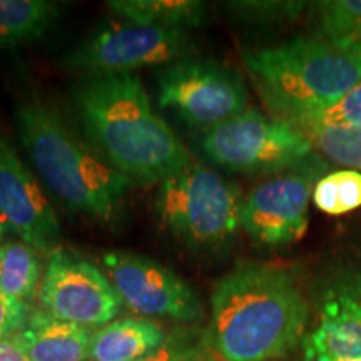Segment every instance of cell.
<instances>
[{
  "mask_svg": "<svg viewBox=\"0 0 361 361\" xmlns=\"http://www.w3.org/2000/svg\"><path fill=\"white\" fill-rule=\"evenodd\" d=\"M0 216L7 229L39 255L59 247L61 226L42 186L16 147L0 135Z\"/></svg>",
  "mask_w": 361,
  "mask_h": 361,
  "instance_id": "obj_12",
  "label": "cell"
},
{
  "mask_svg": "<svg viewBox=\"0 0 361 361\" xmlns=\"http://www.w3.org/2000/svg\"><path fill=\"white\" fill-rule=\"evenodd\" d=\"M37 301L39 308L54 318L90 329L114 322L123 308L111 278L62 247L47 256Z\"/></svg>",
  "mask_w": 361,
  "mask_h": 361,
  "instance_id": "obj_9",
  "label": "cell"
},
{
  "mask_svg": "<svg viewBox=\"0 0 361 361\" xmlns=\"http://www.w3.org/2000/svg\"><path fill=\"white\" fill-rule=\"evenodd\" d=\"M313 166L261 183L243 197L239 226L259 245H293L308 229L310 200L319 179Z\"/></svg>",
  "mask_w": 361,
  "mask_h": 361,
  "instance_id": "obj_11",
  "label": "cell"
},
{
  "mask_svg": "<svg viewBox=\"0 0 361 361\" xmlns=\"http://www.w3.org/2000/svg\"><path fill=\"white\" fill-rule=\"evenodd\" d=\"M241 191L213 169L191 161L159 184L156 213L180 243L200 251L228 246L236 236Z\"/></svg>",
  "mask_w": 361,
  "mask_h": 361,
  "instance_id": "obj_5",
  "label": "cell"
},
{
  "mask_svg": "<svg viewBox=\"0 0 361 361\" xmlns=\"http://www.w3.org/2000/svg\"><path fill=\"white\" fill-rule=\"evenodd\" d=\"M313 202L326 214H345L361 206V173L341 169L322 176L313 188Z\"/></svg>",
  "mask_w": 361,
  "mask_h": 361,
  "instance_id": "obj_21",
  "label": "cell"
},
{
  "mask_svg": "<svg viewBox=\"0 0 361 361\" xmlns=\"http://www.w3.org/2000/svg\"><path fill=\"white\" fill-rule=\"evenodd\" d=\"M141 361H221L211 353L204 345V340L200 343L191 341L186 336H173L166 341V345Z\"/></svg>",
  "mask_w": 361,
  "mask_h": 361,
  "instance_id": "obj_24",
  "label": "cell"
},
{
  "mask_svg": "<svg viewBox=\"0 0 361 361\" xmlns=\"http://www.w3.org/2000/svg\"><path fill=\"white\" fill-rule=\"evenodd\" d=\"M169 340L161 324L146 318H123L94 329L87 361H141Z\"/></svg>",
  "mask_w": 361,
  "mask_h": 361,
  "instance_id": "obj_15",
  "label": "cell"
},
{
  "mask_svg": "<svg viewBox=\"0 0 361 361\" xmlns=\"http://www.w3.org/2000/svg\"><path fill=\"white\" fill-rule=\"evenodd\" d=\"M303 6L300 2H233L229 8L234 16L251 22H278L296 17Z\"/></svg>",
  "mask_w": 361,
  "mask_h": 361,
  "instance_id": "obj_23",
  "label": "cell"
},
{
  "mask_svg": "<svg viewBox=\"0 0 361 361\" xmlns=\"http://www.w3.org/2000/svg\"><path fill=\"white\" fill-rule=\"evenodd\" d=\"M74 104L99 156L130 183L161 184L192 161L135 75L85 79Z\"/></svg>",
  "mask_w": 361,
  "mask_h": 361,
  "instance_id": "obj_2",
  "label": "cell"
},
{
  "mask_svg": "<svg viewBox=\"0 0 361 361\" xmlns=\"http://www.w3.org/2000/svg\"><path fill=\"white\" fill-rule=\"evenodd\" d=\"M191 52L186 30L112 22L67 54L64 66L87 79L133 75L144 67L174 64Z\"/></svg>",
  "mask_w": 361,
  "mask_h": 361,
  "instance_id": "obj_7",
  "label": "cell"
},
{
  "mask_svg": "<svg viewBox=\"0 0 361 361\" xmlns=\"http://www.w3.org/2000/svg\"><path fill=\"white\" fill-rule=\"evenodd\" d=\"M16 123L39 179L67 209L106 223L119 214L133 183L80 141L56 109L25 99L17 104Z\"/></svg>",
  "mask_w": 361,
  "mask_h": 361,
  "instance_id": "obj_3",
  "label": "cell"
},
{
  "mask_svg": "<svg viewBox=\"0 0 361 361\" xmlns=\"http://www.w3.org/2000/svg\"><path fill=\"white\" fill-rule=\"evenodd\" d=\"M17 340L30 361H87L92 329L32 310Z\"/></svg>",
  "mask_w": 361,
  "mask_h": 361,
  "instance_id": "obj_14",
  "label": "cell"
},
{
  "mask_svg": "<svg viewBox=\"0 0 361 361\" xmlns=\"http://www.w3.org/2000/svg\"><path fill=\"white\" fill-rule=\"evenodd\" d=\"M159 106L202 133L247 107V89L236 71L209 59H183L161 72Z\"/></svg>",
  "mask_w": 361,
  "mask_h": 361,
  "instance_id": "obj_8",
  "label": "cell"
},
{
  "mask_svg": "<svg viewBox=\"0 0 361 361\" xmlns=\"http://www.w3.org/2000/svg\"><path fill=\"white\" fill-rule=\"evenodd\" d=\"M303 348L305 361H361V268L329 279Z\"/></svg>",
  "mask_w": 361,
  "mask_h": 361,
  "instance_id": "obj_13",
  "label": "cell"
},
{
  "mask_svg": "<svg viewBox=\"0 0 361 361\" xmlns=\"http://www.w3.org/2000/svg\"><path fill=\"white\" fill-rule=\"evenodd\" d=\"M44 276L40 255L22 241L0 245V293L32 303Z\"/></svg>",
  "mask_w": 361,
  "mask_h": 361,
  "instance_id": "obj_18",
  "label": "cell"
},
{
  "mask_svg": "<svg viewBox=\"0 0 361 361\" xmlns=\"http://www.w3.org/2000/svg\"><path fill=\"white\" fill-rule=\"evenodd\" d=\"M314 37L361 54V0H329L314 7Z\"/></svg>",
  "mask_w": 361,
  "mask_h": 361,
  "instance_id": "obj_19",
  "label": "cell"
},
{
  "mask_svg": "<svg viewBox=\"0 0 361 361\" xmlns=\"http://www.w3.org/2000/svg\"><path fill=\"white\" fill-rule=\"evenodd\" d=\"M200 147L213 164L243 174L305 169L316 161L313 146L300 129L255 107L202 133Z\"/></svg>",
  "mask_w": 361,
  "mask_h": 361,
  "instance_id": "obj_6",
  "label": "cell"
},
{
  "mask_svg": "<svg viewBox=\"0 0 361 361\" xmlns=\"http://www.w3.org/2000/svg\"><path fill=\"white\" fill-rule=\"evenodd\" d=\"M308 301L288 268L241 263L214 286L204 345L221 361H269L305 340Z\"/></svg>",
  "mask_w": 361,
  "mask_h": 361,
  "instance_id": "obj_1",
  "label": "cell"
},
{
  "mask_svg": "<svg viewBox=\"0 0 361 361\" xmlns=\"http://www.w3.org/2000/svg\"><path fill=\"white\" fill-rule=\"evenodd\" d=\"M0 361H30L25 350L13 335L11 338H2L0 340Z\"/></svg>",
  "mask_w": 361,
  "mask_h": 361,
  "instance_id": "obj_26",
  "label": "cell"
},
{
  "mask_svg": "<svg viewBox=\"0 0 361 361\" xmlns=\"http://www.w3.org/2000/svg\"><path fill=\"white\" fill-rule=\"evenodd\" d=\"M32 306L0 293V340L11 338L25 326Z\"/></svg>",
  "mask_w": 361,
  "mask_h": 361,
  "instance_id": "obj_25",
  "label": "cell"
},
{
  "mask_svg": "<svg viewBox=\"0 0 361 361\" xmlns=\"http://www.w3.org/2000/svg\"><path fill=\"white\" fill-rule=\"evenodd\" d=\"M59 4L49 0H0V49L44 37L59 19Z\"/></svg>",
  "mask_w": 361,
  "mask_h": 361,
  "instance_id": "obj_17",
  "label": "cell"
},
{
  "mask_svg": "<svg viewBox=\"0 0 361 361\" xmlns=\"http://www.w3.org/2000/svg\"><path fill=\"white\" fill-rule=\"evenodd\" d=\"M243 62L273 116L288 123L326 109L361 82V54L314 35L245 51Z\"/></svg>",
  "mask_w": 361,
  "mask_h": 361,
  "instance_id": "obj_4",
  "label": "cell"
},
{
  "mask_svg": "<svg viewBox=\"0 0 361 361\" xmlns=\"http://www.w3.org/2000/svg\"><path fill=\"white\" fill-rule=\"evenodd\" d=\"M123 305L135 314L194 323L202 318L196 293L178 274L146 256L112 251L102 256Z\"/></svg>",
  "mask_w": 361,
  "mask_h": 361,
  "instance_id": "obj_10",
  "label": "cell"
},
{
  "mask_svg": "<svg viewBox=\"0 0 361 361\" xmlns=\"http://www.w3.org/2000/svg\"><path fill=\"white\" fill-rule=\"evenodd\" d=\"M6 229H7V226H6V223H4L2 216H0V239L4 238V233H6Z\"/></svg>",
  "mask_w": 361,
  "mask_h": 361,
  "instance_id": "obj_27",
  "label": "cell"
},
{
  "mask_svg": "<svg viewBox=\"0 0 361 361\" xmlns=\"http://www.w3.org/2000/svg\"><path fill=\"white\" fill-rule=\"evenodd\" d=\"M298 129L324 159L361 173V129L346 126H301Z\"/></svg>",
  "mask_w": 361,
  "mask_h": 361,
  "instance_id": "obj_20",
  "label": "cell"
},
{
  "mask_svg": "<svg viewBox=\"0 0 361 361\" xmlns=\"http://www.w3.org/2000/svg\"><path fill=\"white\" fill-rule=\"evenodd\" d=\"M290 124L295 128H301V126H346V128L361 129V82L341 99H338L333 106L298 117Z\"/></svg>",
  "mask_w": 361,
  "mask_h": 361,
  "instance_id": "obj_22",
  "label": "cell"
},
{
  "mask_svg": "<svg viewBox=\"0 0 361 361\" xmlns=\"http://www.w3.org/2000/svg\"><path fill=\"white\" fill-rule=\"evenodd\" d=\"M107 7L121 20L161 29L186 30L206 16V6L196 0H111Z\"/></svg>",
  "mask_w": 361,
  "mask_h": 361,
  "instance_id": "obj_16",
  "label": "cell"
}]
</instances>
